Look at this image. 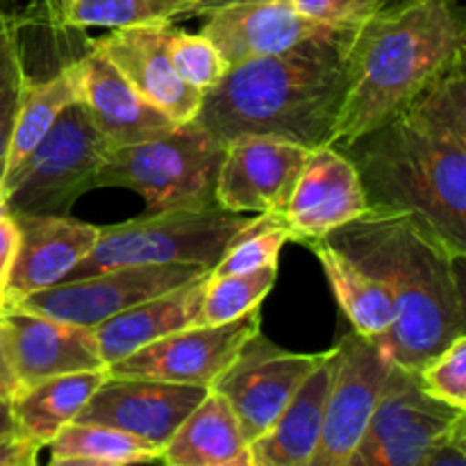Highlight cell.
<instances>
[{
  "label": "cell",
  "instance_id": "13",
  "mask_svg": "<svg viewBox=\"0 0 466 466\" xmlns=\"http://www.w3.org/2000/svg\"><path fill=\"white\" fill-rule=\"evenodd\" d=\"M309 148L278 137L246 135L226 144L214 198L239 214L285 212Z\"/></svg>",
  "mask_w": 466,
  "mask_h": 466
},
{
  "label": "cell",
  "instance_id": "31",
  "mask_svg": "<svg viewBox=\"0 0 466 466\" xmlns=\"http://www.w3.org/2000/svg\"><path fill=\"white\" fill-rule=\"evenodd\" d=\"M25 80L21 25L12 7L0 9V180L5 173L9 132H12Z\"/></svg>",
  "mask_w": 466,
  "mask_h": 466
},
{
  "label": "cell",
  "instance_id": "24",
  "mask_svg": "<svg viewBox=\"0 0 466 466\" xmlns=\"http://www.w3.org/2000/svg\"><path fill=\"white\" fill-rule=\"evenodd\" d=\"M105 378L107 367L64 373L16 391V396L9 400L14 426L46 449L64 426L76 421L80 410L103 385Z\"/></svg>",
  "mask_w": 466,
  "mask_h": 466
},
{
  "label": "cell",
  "instance_id": "41",
  "mask_svg": "<svg viewBox=\"0 0 466 466\" xmlns=\"http://www.w3.org/2000/svg\"><path fill=\"white\" fill-rule=\"evenodd\" d=\"M3 431H16L12 417V408H9V400H0V432Z\"/></svg>",
  "mask_w": 466,
  "mask_h": 466
},
{
  "label": "cell",
  "instance_id": "3",
  "mask_svg": "<svg viewBox=\"0 0 466 466\" xmlns=\"http://www.w3.org/2000/svg\"><path fill=\"white\" fill-rule=\"evenodd\" d=\"M355 30H332L285 53L248 59L203 91L194 121L223 146L259 135L305 148L332 144L349 85Z\"/></svg>",
  "mask_w": 466,
  "mask_h": 466
},
{
  "label": "cell",
  "instance_id": "38",
  "mask_svg": "<svg viewBox=\"0 0 466 466\" xmlns=\"http://www.w3.org/2000/svg\"><path fill=\"white\" fill-rule=\"evenodd\" d=\"M23 9H14L21 25H46L57 0H23Z\"/></svg>",
  "mask_w": 466,
  "mask_h": 466
},
{
  "label": "cell",
  "instance_id": "14",
  "mask_svg": "<svg viewBox=\"0 0 466 466\" xmlns=\"http://www.w3.org/2000/svg\"><path fill=\"white\" fill-rule=\"evenodd\" d=\"M209 387L148 378L107 376L76 421L116 428L162 453L187 414L203 400Z\"/></svg>",
  "mask_w": 466,
  "mask_h": 466
},
{
  "label": "cell",
  "instance_id": "2",
  "mask_svg": "<svg viewBox=\"0 0 466 466\" xmlns=\"http://www.w3.org/2000/svg\"><path fill=\"white\" fill-rule=\"evenodd\" d=\"M323 239L394 296L399 319L376 337L391 364L419 371L451 341L466 335V258L451 253L419 214L369 208Z\"/></svg>",
  "mask_w": 466,
  "mask_h": 466
},
{
  "label": "cell",
  "instance_id": "20",
  "mask_svg": "<svg viewBox=\"0 0 466 466\" xmlns=\"http://www.w3.org/2000/svg\"><path fill=\"white\" fill-rule=\"evenodd\" d=\"M18 226V250L0 305L62 282L91 253L98 226L68 214H12Z\"/></svg>",
  "mask_w": 466,
  "mask_h": 466
},
{
  "label": "cell",
  "instance_id": "16",
  "mask_svg": "<svg viewBox=\"0 0 466 466\" xmlns=\"http://www.w3.org/2000/svg\"><path fill=\"white\" fill-rule=\"evenodd\" d=\"M0 344L18 391L64 373L105 369L91 328L71 326L35 312L0 308Z\"/></svg>",
  "mask_w": 466,
  "mask_h": 466
},
{
  "label": "cell",
  "instance_id": "15",
  "mask_svg": "<svg viewBox=\"0 0 466 466\" xmlns=\"http://www.w3.org/2000/svg\"><path fill=\"white\" fill-rule=\"evenodd\" d=\"M369 209L358 168L335 144L317 146L305 157L282 218L289 239L317 241Z\"/></svg>",
  "mask_w": 466,
  "mask_h": 466
},
{
  "label": "cell",
  "instance_id": "11",
  "mask_svg": "<svg viewBox=\"0 0 466 466\" xmlns=\"http://www.w3.org/2000/svg\"><path fill=\"white\" fill-rule=\"evenodd\" d=\"M326 353H291L258 335L241 346L212 390L230 403L248 446L273 426Z\"/></svg>",
  "mask_w": 466,
  "mask_h": 466
},
{
  "label": "cell",
  "instance_id": "29",
  "mask_svg": "<svg viewBox=\"0 0 466 466\" xmlns=\"http://www.w3.org/2000/svg\"><path fill=\"white\" fill-rule=\"evenodd\" d=\"M278 278V267H264L258 271L228 273V276H212L209 271L203 291L198 323H226L241 317L248 309L262 305L268 291L273 289Z\"/></svg>",
  "mask_w": 466,
  "mask_h": 466
},
{
  "label": "cell",
  "instance_id": "22",
  "mask_svg": "<svg viewBox=\"0 0 466 466\" xmlns=\"http://www.w3.org/2000/svg\"><path fill=\"white\" fill-rule=\"evenodd\" d=\"M337 346L326 350L321 362L296 390L280 417L250 444L253 466H312L321 440L328 391L337 369Z\"/></svg>",
  "mask_w": 466,
  "mask_h": 466
},
{
  "label": "cell",
  "instance_id": "25",
  "mask_svg": "<svg viewBox=\"0 0 466 466\" xmlns=\"http://www.w3.org/2000/svg\"><path fill=\"white\" fill-rule=\"evenodd\" d=\"M308 246L321 262L328 285L353 330L371 339L385 335L399 319V305L391 291L326 239L309 241Z\"/></svg>",
  "mask_w": 466,
  "mask_h": 466
},
{
  "label": "cell",
  "instance_id": "34",
  "mask_svg": "<svg viewBox=\"0 0 466 466\" xmlns=\"http://www.w3.org/2000/svg\"><path fill=\"white\" fill-rule=\"evenodd\" d=\"M303 16L337 30H355L390 0H291Z\"/></svg>",
  "mask_w": 466,
  "mask_h": 466
},
{
  "label": "cell",
  "instance_id": "12",
  "mask_svg": "<svg viewBox=\"0 0 466 466\" xmlns=\"http://www.w3.org/2000/svg\"><path fill=\"white\" fill-rule=\"evenodd\" d=\"M337 353L339 358L312 466H349L367 432L391 367L378 341L355 330L337 344Z\"/></svg>",
  "mask_w": 466,
  "mask_h": 466
},
{
  "label": "cell",
  "instance_id": "40",
  "mask_svg": "<svg viewBox=\"0 0 466 466\" xmlns=\"http://www.w3.org/2000/svg\"><path fill=\"white\" fill-rule=\"evenodd\" d=\"M232 3H241V0H196V7L191 16H205V14L214 12L218 7H226V5Z\"/></svg>",
  "mask_w": 466,
  "mask_h": 466
},
{
  "label": "cell",
  "instance_id": "6",
  "mask_svg": "<svg viewBox=\"0 0 466 466\" xmlns=\"http://www.w3.org/2000/svg\"><path fill=\"white\" fill-rule=\"evenodd\" d=\"M226 146L196 121L167 135L109 146L96 187H123L141 194L148 212L214 208Z\"/></svg>",
  "mask_w": 466,
  "mask_h": 466
},
{
  "label": "cell",
  "instance_id": "42",
  "mask_svg": "<svg viewBox=\"0 0 466 466\" xmlns=\"http://www.w3.org/2000/svg\"><path fill=\"white\" fill-rule=\"evenodd\" d=\"M9 209H7V198H5V191H3V180H0V218L7 217Z\"/></svg>",
  "mask_w": 466,
  "mask_h": 466
},
{
  "label": "cell",
  "instance_id": "23",
  "mask_svg": "<svg viewBox=\"0 0 466 466\" xmlns=\"http://www.w3.org/2000/svg\"><path fill=\"white\" fill-rule=\"evenodd\" d=\"M159 462L168 466H253L239 419L212 387L167 441Z\"/></svg>",
  "mask_w": 466,
  "mask_h": 466
},
{
  "label": "cell",
  "instance_id": "21",
  "mask_svg": "<svg viewBox=\"0 0 466 466\" xmlns=\"http://www.w3.org/2000/svg\"><path fill=\"white\" fill-rule=\"evenodd\" d=\"M209 273L185 282L171 291L144 300L139 305L114 314L107 321L91 328V337L98 349L100 360L109 367L116 360L127 358L135 350L153 344L155 339L198 326L200 305H203L205 282Z\"/></svg>",
  "mask_w": 466,
  "mask_h": 466
},
{
  "label": "cell",
  "instance_id": "4",
  "mask_svg": "<svg viewBox=\"0 0 466 466\" xmlns=\"http://www.w3.org/2000/svg\"><path fill=\"white\" fill-rule=\"evenodd\" d=\"M466 59L460 0H394L355 27L332 144L382 126Z\"/></svg>",
  "mask_w": 466,
  "mask_h": 466
},
{
  "label": "cell",
  "instance_id": "30",
  "mask_svg": "<svg viewBox=\"0 0 466 466\" xmlns=\"http://www.w3.org/2000/svg\"><path fill=\"white\" fill-rule=\"evenodd\" d=\"M289 241L285 218L278 212L255 214L253 221L232 239L223 258L212 268V276L258 271L264 267H278V258Z\"/></svg>",
  "mask_w": 466,
  "mask_h": 466
},
{
  "label": "cell",
  "instance_id": "32",
  "mask_svg": "<svg viewBox=\"0 0 466 466\" xmlns=\"http://www.w3.org/2000/svg\"><path fill=\"white\" fill-rule=\"evenodd\" d=\"M168 59L187 85L208 91L226 76L228 64L217 46L203 35H189L173 25L168 35Z\"/></svg>",
  "mask_w": 466,
  "mask_h": 466
},
{
  "label": "cell",
  "instance_id": "8",
  "mask_svg": "<svg viewBox=\"0 0 466 466\" xmlns=\"http://www.w3.org/2000/svg\"><path fill=\"white\" fill-rule=\"evenodd\" d=\"M462 419L466 410L428 394L419 371L391 364L367 432L349 466H426L437 441Z\"/></svg>",
  "mask_w": 466,
  "mask_h": 466
},
{
  "label": "cell",
  "instance_id": "5",
  "mask_svg": "<svg viewBox=\"0 0 466 466\" xmlns=\"http://www.w3.org/2000/svg\"><path fill=\"white\" fill-rule=\"evenodd\" d=\"M255 214L221 209H164L100 228L96 246L64 280L121 267L189 264L212 271ZM62 280V282H64Z\"/></svg>",
  "mask_w": 466,
  "mask_h": 466
},
{
  "label": "cell",
  "instance_id": "37",
  "mask_svg": "<svg viewBox=\"0 0 466 466\" xmlns=\"http://www.w3.org/2000/svg\"><path fill=\"white\" fill-rule=\"evenodd\" d=\"M18 250V226L12 214L0 218V296H3L5 285L12 273L14 259Z\"/></svg>",
  "mask_w": 466,
  "mask_h": 466
},
{
  "label": "cell",
  "instance_id": "1",
  "mask_svg": "<svg viewBox=\"0 0 466 466\" xmlns=\"http://www.w3.org/2000/svg\"><path fill=\"white\" fill-rule=\"evenodd\" d=\"M369 208L414 212L466 258V59L410 107L350 144Z\"/></svg>",
  "mask_w": 466,
  "mask_h": 466
},
{
  "label": "cell",
  "instance_id": "33",
  "mask_svg": "<svg viewBox=\"0 0 466 466\" xmlns=\"http://www.w3.org/2000/svg\"><path fill=\"white\" fill-rule=\"evenodd\" d=\"M421 385L437 400L466 410V335L451 341L440 355L419 369Z\"/></svg>",
  "mask_w": 466,
  "mask_h": 466
},
{
  "label": "cell",
  "instance_id": "35",
  "mask_svg": "<svg viewBox=\"0 0 466 466\" xmlns=\"http://www.w3.org/2000/svg\"><path fill=\"white\" fill-rule=\"evenodd\" d=\"M41 449L44 446L23 432L3 431L0 432V466H35Z\"/></svg>",
  "mask_w": 466,
  "mask_h": 466
},
{
  "label": "cell",
  "instance_id": "7",
  "mask_svg": "<svg viewBox=\"0 0 466 466\" xmlns=\"http://www.w3.org/2000/svg\"><path fill=\"white\" fill-rule=\"evenodd\" d=\"M107 148L80 103H71L21 164L3 176L9 214H68L96 189Z\"/></svg>",
  "mask_w": 466,
  "mask_h": 466
},
{
  "label": "cell",
  "instance_id": "27",
  "mask_svg": "<svg viewBox=\"0 0 466 466\" xmlns=\"http://www.w3.org/2000/svg\"><path fill=\"white\" fill-rule=\"evenodd\" d=\"M50 449V464L62 466H127L159 462V451L146 441L100 423L73 421L64 426Z\"/></svg>",
  "mask_w": 466,
  "mask_h": 466
},
{
  "label": "cell",
  "instance_id": "26",
  "mask_svg": "<svg viewBox=\"0 0 466 466\" xmlns=\"http://www.w3.org/2000/svg\"><path fill=\"white\" fill-rule=\"evenodd\" d=\"M196 0H57L46 27L85 30V27L164 25L194 14Z\"/></svg>",
  "mask_w": 466,
  "mask_h": 466
},
{
  "label": "cell",
  "instance_id": "18",
  "mask_svg": "<svg viewBox=\"0 0 466 466\" xmlns=\"http://www.w3.org/2000/svg\"><path fill=\"white\" fill-rule=\"evenodd\" d=\"M200 35L208 36L228 68L241 62L285 53L337 27L303 16L291 0H241L205 14Z\"/></svg>",
  "mask_w": 466,
  "mask_h": 466
},
{
  "label": "cell",
  "instance_id": "10",
  "mask_svg": "<svg viewBox=\"0 0 466 466\" xmlns=\"http://www.w3.org/2000/svg\"><path fill=\"white\" fill-rule=\"evenodd\" d=\"M262 328V305L226 323H198L155 339L107 367L114 378H148L180 385L212 387Z\"/></svg>",
  "mask_w": 466,
  "mask_h": 466
},
{
  "label": "cell",
  "instance_id": "39",
  "mask_svg": "<svg viewBox=\"0 0 466 466\" xmlns=\"http://www.w3.org/2000/svg\"><path fill=\"white\" fill-rule=\"evenodd\" d=\"M18 391V382L14 378L12 367H9V360L5 355L3 344H0V400H12L14 394Z\"/></svg>",
  "mask_w": 466,
  "mask_h": 466
},
{
  "label": "cell",
  "instance_id": "36",
  "mask_svg": "<svg viewBox=\"0 0 466 466\" xmlns=\"http://www.w3.org/2000/svg\"><path fill=\"white\" fill-rule=\"evenodd\" d=\"M426 466H466V419L455 423L453 431L437 441Z\"/></svg>",
  "mask_w": 466,
  "mask_h": 466
},
{
  "label": "cell",
  "instance_id": "17",
  "mask_svg": "<svg viewBox=\"0 0 466 466\" xmlns=\"http://www.w3.org/2000/svg\"><path fill=\"white\" fill-rule=\"evenodd\" d=\"M68 66L76 80V100L109 146L137 144L167 135L176 127L167 114L146 103L132 89L96 44Z\"/></svg>",
  "mask_w": 466,
  "mask_h": 466
},
{
  "label": "cell",
  "instance_id": "28",
  "mask_svg": "<svg viewBox=\"0 0 466 466\" xmlns=\"http://www.w3.org/2000/svg\"><path fill=\"white\" fill-rule=\"evenodd\" d=\"M71 103H76V80H73V71L68 64L46 80L27 77L16 116H14L12 132H9L3 176H7L14 167L21 164V159L39 144L41 137L53 127L59 114Z\"/></svg>",
  "mask_w": 466,
  "mask_h": 466
},
{
  "label": "cell",
  "instance_id": "9",
  "mask_svg": "<svg viewBox=\"0 0 466 466\" xmlns=\"http://www.w3.org/2000/svg\"><path fill=\"white\" fill-rule=\"evenodd\" d=\"M205 273H209V268L189 267V264L109 268L94 276L57 282L48 289L35 291L23 296L16 303L0 305V308L35 312L71 326L94 328L132 305L176 289Z\"/></svg>",
  "mask_w": 466,
  "mask_h": 466
},
{
  "label": "cell",
  "instance_id": "19",
  "mask_svg": "<svg viewBox=\"0 0 466 466\" xmlns=\"http://www.w3.org/2000/svg\"><path fill=\"white\" fill-rule=\"evenodd\" d=\"M171 27L173 23L121 27L94 44L146 103L167 114L176 126H182L196 118L203 91L187 85L173 68L167 48Z\"/></svg>",
  "mask_w": 466,
  "mask_h": 466
}]
</instances>
